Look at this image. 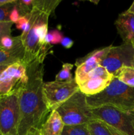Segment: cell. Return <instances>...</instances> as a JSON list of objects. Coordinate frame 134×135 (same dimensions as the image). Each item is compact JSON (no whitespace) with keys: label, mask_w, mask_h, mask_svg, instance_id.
<instances>
[{"label":"cell","mask_w":134,"mask_h":135,"mask_svg":"<svg viewBox=\"0 0 134 135\" xmlns=\"http://www.w3.org/2000/svg\"><path fill=\"white\" fill-rule=\"evenodd\" d=\"M20 14L19 13H18V10H17L16 5H14V7H13V9H12L10 15H9V21L13 22V24L16 23V22H17V21L18 20V18H20Z\"/></svg>","instance_id":"obj_25"},{"label":"cell","mask_w":134,"mask_h":135,"mask_svg":"<svg viewBox=\"0 0 134 135\" xmlns=\"http://www.w3.org/2000/svg\"><path fill=\"white\" fill-rule=\"evenodd\" d=\"M15 2L0 7V22L9 21V15L14 7Z\"/></svg>","instance_id":"obj_23"},{"label":"cell","mask_w":134,"mask_h":135,"mask_svg":"<svg viewBox=\"0 0 134 135\" xmlns=\"http://www.w3.org/2000/svg\"><path fill=\"white\" fill-rule=\"evenodd\" d=\"M114 77L106 69L99 65L91 71L85 81L78 86L79 90L86 96L97 95L109 86Z\"/></svg>","instance_id":"obj_8"},{"label":"cell","mask_w":134,"mask_h":135,"mask_svg":"<svg viewBox=\"0 0 134 135\" xmlns=\"http://www.w3.org/2000/svg\"><path fill=\"white\" fill-rule=\"evenodd\" d=\"M27 80L26 67L22 62L10 65L0 75V96L10 93L18 83Z\"/></svg>","instance_id":"obj_10"},{"label":"cell","mask_w":134,"mask_h":135,"mask_svg":"<svg viewBox=\"0 0 134 135\" xmlns=\"http://www.w3.org/2000/svg\"><path fill=\"white\" fill-rule=\"evenodd\" d=\"M34 0H17L15 3L18 13L20 17L28 15L33 8Z\"/></svg>","instance_id":"obj_20"},{"label":"cell","mask_w":134,"mask_h":135,"mask_svg":"<svg viewBox=\"0 0 134 135\" xmlns=\"http://www.w3.org/2000/svg\"><path fill=\"white\" fill-rule=\"evenodd\" d=\"M15 25L17 29L22 30V34H20V36L21 40H22V43H23L29 30H30V26H31L30 20H29L28 17L27 16L20 17V18H18Z\"/></svg>","instance_id":"obj_18"},{"label":"cell","mask_w":134,"mask_h":135,"mask_svg":"<svg viewBox=\"0 0 134 135\" xmlns=\"http://www.w3.org/2000/svg\"><path fill=\"white\" fill-rule=\"evenodd\" d=\"M0 97H1V96H0Z\"/></svg>","instance_id":"obj_32"},{"label":"cell","mask_w":134,"mask_h":135,"mask_svg":"<svg viewBox=\"0 0 134 135\" xmlns=\"http://www.w3.org/2000/svg\"><path fill=\"white\" fill-rule=\"evenodd\" d=\"M60 2L61 0H34L33 7L50 16Z\"/></svg>","instance_id":"obj_15"},{"label":"cell","mask_w":134,"mask_h":135,"mask_svg":"<svg viewBox=\"0 0 134 135\" xmlns=\"http://www.w3.org/2000/svg\"><path fill=\"white\" fill-rule=\"evenodd\" d=\"M61 135H91L87 124L65 126Z\"/></svg>","instance_id":"obj_17"},{"label":"cell","mask_w":134,"mask_h":135,"mask_svg":"<svg viewBox=\"0 0 134 135\" xmlns=\"http://www.w3.org/2000/svg\"><path fill=\"white\" fill-rule=\"evenodd\" d=\"M43 91L46 104L52 112L79 91V86L75 79L69 81L55 80L43 83Z\"/></svg>","instance_id":"obj_6"},{"label":"cell","mask_w":134,"mask_h":135,"mask_svg":"<svg viewBox=\"0 0 134 135\" xmlns=\"http://www.w3.org/2000/svg\"><path fill=\"white\" fill-rule=\"evenodd\" d=\"M26 67L28 80L17 84L20 108L17 135L39 131L51 112L43 95V62L35 59Z\"/></svg>","instance_id":"obj_1"},{"label":"cell","mask_w":134,"mask_h":135,"mask_svg":"<svg viewBox=\"0 0 134 135\" xmlns=\"http://www.w3.org/2000/svg\"><path fill=\"white\" fill-rule=\"evenodd\" d=\"M13 25V23L11 21L0 22V40L5 36L11 35Z\"/></svg>","instance_id":"obj_24"},{"label":"cell","mask_w":134,"mask_h":135,"mask_svg":"<svg viewBox=\"0 0 134 135\" xmlns=\"http://www.w3.org/2000/svg\"><path fill=\"white\" fill-rule=\"evenodd\" d=\"M9 65H0V75L1 74V73L7 68Z\"/></svg>","instance_id":"obj_29"},{"label":"cell","mask_w":134,"mask_h":135,"mask_svg":"<svg viewBox=\"0 0 134 135\" xmlns=\"http://www.w3.org/2000/svg\"><path fill=\"white\" fill-rule=\"evenodd\" d=\"M63 34L58 30H52L48 32L45 42L49 44H60L63 38Z\"/></svg>","instance_id":"obj_21"},{"label":"cell","mask_w":134,"mask_h":135,"mask_svg":"<svg viewBox=\"0 0 134 135\" xmlns=\"http://www.w3.org/2000/svg\"><path fill=\"white\" fill-rule=\"evenodd\" d=\"M100 65L114 76L122 67H134V46L123 43L118 46H112Z\"/></svg>","instance_id":"obj_7"},{"label":"cell","mask_w":134,"mask_h":135,"mask_svg":"<svg viewBox=\"0 0 134 135\" xmlns=\"http://www.w3.org/2000/svg\"><path fill=\"white\" fill-rule=\"evenodd\" d=\"M114 77L126 85L134 88V67H123L117 72Z\"/></svg>","instance_id":"obj_16"},{"label":"cell","mask_w":134,"mask_h":135,"mask_svg":"<svg viewBox=\"0 0 134 135\" xmlns=\"http://www.w3.org/2000/svg\"><path fill=\"white\" fill-rule=\"evenodd\" d=\"M90 108L109 105L127 112H134V88L114 77L109 86L101 93L86 96Z\"/></svg>","instance_id":"obj_2"},{"label":"cell","mask_w":134,"mask_h":135,"mask_svg":"<svg viewBox=\"0 0 134 135\" xmlns=\"http://www.w3.org/2000/svg\"><path fill=\"white\" fill-rule=\"evenodd\" d=\"M114 25L123 43L134 45V15L123 12L118 15Z\"/></svg>","instance_id":"obj_11"},{"label":"cell","mask_w":134,"mask_h":135,"mask_svg":"<svg viewBox=\"0 0 134 135\" xmlns=\"http://www.w3.org/2000/svg\"><path fill=\"white\" fill-rule=\"evenodd\" d=\"M64 127L60 115L56 110H53L51 112L38 131L40 135H61Z\"/></svg>","instance_id":"obj_13"},{"label":"cell","mask_w":134,"mask_h":135,"mask_svg":"<svg viewBox=\"0 0 134 135\" xmlns=\"http://www.w3.org/2000/svg\"><path fill=\"white\" fill-rule=\"evenodd\" d=\"M59 113L65 126L87 124L95 119L91 108L87 105L86 96L80 90L59 105Z\"/></svg>","instance_id":"obj_3"},{"label":"cell","mask_w":134,"mask_h":135,"mask_svg":"<svg viewBox=\"0 0 134 135\" xmlns=\"http://www.w3.org/2000/svg\"><path fill=\"white\" fill-rule=\"evenodd\" d=\"M16 1V0H0V7L4 6L7 4L13 3Z\"/></svg>","instance_id":"obj_27"},{"label":"cell","mask_w":134,"mask_h":135,"mask_svg":"<svg viewBox=\"0 0 134 135\" xmlns=\"http://www.w3.org/2000/svg\"><path fill=\"white\" fill-rule=\"evenodd\" d=\"M95 119L101 120L123 135H134V112H127L105 105L91 108Z\"/></svg>","instance_id":"obj_5"},{"label":"cell","mask_w":134,"mask_h":135,"mask_svg":"<svg viewBox=\"0 0 134 135\" xmlns=\"http://www.w3.org/2000/svg\"><path fill=\"white\" fill-rule=\"evenodd\" d=\"M112 46V45L96 49L83 57L76 59L74 79L78 85L84 83L88 74L100 65L101 61L106 56Z\"/></svg>","instance_id":"obj_9"},{"label":"cell","mask_w":134,"mask_h":135,"mask_svg":"<svg viewBox=\"0 0 134 135\" xmlns=\"http://www.w3.org/2000/svg\"><path fill=\"white\" fill-rule=\"evenodd\" d=\"M0 135H2V134H1V133H0Z\"/></svg>","instance_id":"obj_31"},{"label":"cell","mask_w":134,"mask_h":135,"mask_svg":"<svg viewBox=\"0 0 134 135\" xmlns=\"http://www.w3.org/2000/svg\"><path fill=\"white\" fill-rule=\"evenodd\" d=\"M20 121L18 88L0 97V133L2 135H17Z\"/></svg>","instance_id":"obj_4"},{"label":"cell","mask_w":134,"mask_h":135,"mask_svg":"<svg viewBox=\"0 0 134 135\" xmlns=\"http://www.w3.org/2000/svg\"><path fill=\"white\" fill-rule=\"evenodd\" d=\"M27 135H40L38 131H32L29 133Z\"/></svg>","instance_id":"obj_30"},{"label":"cell","mask_w":134,"mask_h":135,"mask_svg":"<svg viewBox=\"0 0 134 135\" xmlns=\"http://www.w3.org/2000/svg\"><path fill=\"white\" fill-rule=\"evenodd\" d=\"M18 36L13 37L11 35L5 36L0 40V47L5 50H11L15 46Z\"/></svg>","instance_id":"obj_22"},{"label":"cell","mask_w":134,"mask_h":135,"mask_svg":"<svg viewBox=\"0 0 134 135\" xmlns=\"http://www.w3.org/2000/svg\"><path fill=\"white\" fill-rule=\"evenodd\" d=\"M74 65L71 63H65L63 65L61 70L55 76L56 81H69L72 80V78L71 70L73 68Z\"/></svg>","instance_id":"obj_19"},{"label":"cell","mask_w":134,"mask_h":135,"mask_svg":"<svg viewBox=\"0 0 134 135\" xmlns=\"http://www.w3.org/2000/svg\"><path fill=\"white\" fill-rule=\"evenodd\" d=\"M133 46H134V45H133Z\"/></svg>","instance_id":"obj_33"},{"label":"cell","mask_w":134,"mask_h":135,"mask_svg":"<svg viewBox=\"0 0 134 135\" xmlns=\"http://www.w3.org/2000/svg\"><path fill=\"white\" fill-rule=\"evenodd\" d=\"M60 44L64 47V48L66 49H70V47H72L74 44L73 40L69 38L68 37H65L64 36L63 38L62 39L61 42H60Z\"/></svg>","instance_id":"obj_26"},{"label":"cell","mask_w":134,"mask_h":135,"mask_svg":"<svg viewBox=\"0 0 134 135\" xmlns=\"http://www.w3.org/2000/svg\"><path fill=\"white\" fill-rule=\"evenodd\" d=\"M91 135H123L115 129L99 119H93L87 123Z\"/></svg>","instance_id":"obj_14"},{"label":"cell","mask_w":134,"mask_h":135,"mask_svg":"<svg viewBox=\"0 0 134 135\" xmlns=\"http://www.w3.org/2000/svg\"><path fill=\"white\" fill-rule=\"evenodd\" d=\"M25 50L20 36H18L15 46L11 50L0 47V65H10L17 62L23 63Z\"/></svg>","instance_id":"obj_12"},{"label":"cell","mask_w":134,"mask_h":135,"mask_svg":"<svg viewBox=\"0 0 134 135\" xmlns=\"http://www.w3.org/2000/svg\"><path fill=\"white\" fill-rule=\"evenodd\" d=\"M126 12L127 13H131V14L134 15V1L133 2V3L131 4L130 7L129 8L127 11H126Z\"/></svg>","instance_id":"obj_28"}]
</instances>
